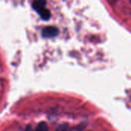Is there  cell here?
<instances>
[{"label":"cell","instance_id":"cell-1","mask_svg":"<svg viewBox=\"0 0 131 131\" xmlns=\"http://www.w3.org/2000/svg\"><path fill=\"white\" fill-rule=\"evenodd\" d=\"M59 33L58 29L54 26H47L42 29L41 35L44 38H54Z\"/></svg>","mask_w":131,"mask_h":131},{"label":"cell","instance_id":"cell-2","mask_svg":"<svg viewBox=\"0 0 131 131\" xmlns=\"http://www.w3.org/2000/svg\"><path fill=\"white\" fill-rule=\"evenodd\" d=\"M36 12L38 13V15L43 20L46 21L51 18V12L46 7H42V8H39L38 10H37Z\"/></svg>","mask_w":131,"mask_h":131},{"label":"cell","instance_id":"cell-3","mask_svg":"<svg viewBox=\"0 0 131 131\" xmlns=\"http://www.w3.org/2000/svg\"><path fill=\"white\" fill-rule=\"evenodd\" d=\"M45 5H46V2L45 1H43V0H37V1H34L32 2V8L35 11H37L39 8H42V7H45Z\"/></svg>","mask_w":131,"mask_h":131},{"label":"cell","instance_id":"cell-5","mask_svg":"<svg viewBox=\"0 0 131 131\" xmlns=\"http://www.w3.org/2000/svg\"><path fill=\"white\" fill-rule=\"evenodd\" d=\"M55 131H71V127L68 124H61Z\"/></svg>","mask_w":131,"mask_h":131},{"label":"cell","instance_id":"cell-7","mask_svg":"<svg viewBox=\"0 0 131 131\" xmlns=\"http://www.w3.org/2000/svg\"><path fill=\"white\" fill-rule=\"evenodd\" d=\"M130 3H131V1H130Z\"/></svg>","mask_w":131,"mask_h":131},{"label":"cell","instance_id":"cell-4","mask_svg":"<svg viewBox=\"0 0 131 131\" xmlns=\"http://www.w3.org/2000/svg\"><path fill=\"white\" fill-rule=\"evenodd\" d=\"M36 131H48V125L45 122H40L36 128Z\"/></svg>","mask_w":131,"mask_h":131},{"label":"cell","instance_id":"cell-6","mask_svg":"<svg viewBox=\"0 0 131 131\" xmlns=\"http://www.w3.org/2000/svg\"><path fill=\"white\" fill-rule=\"evenodd\" d=\"M25 131H33L32 130V128H31V126L28 125V126L27 127V128H26V130Z\"/></svg>","mask_w":131,"mask_h":131}]
</instances>
